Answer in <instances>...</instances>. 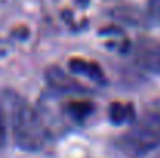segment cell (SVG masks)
<instances>
[{"instance_id":"6da1fadb","label":"cell","mask_w":160,"mask_h":158,"mask_svg":"<svg viewBox=\"0 0 160 158\" xmlns=\"http://www.w3.org/2000/svg\"><path fill=\"white\" fill-rule=\"evenodd\" d=\"M160 146V99L138 118L121 136L120 149L129 157L138 158Z\"/></svg>"},{"instance_id":"7a4b0ae2","label":"cell","mask_w":160,"mask_h":158,"mask_svg":"<svg viewBox=\"0 0 160 158\" xmlns=\"http://www.w3.org/2000/svg\"><path fill=\"white\" fill-rule=\"evenodd\" d=\"M12 136L16 144L28 152L41 151L47 143L45 122L27 103H19L12 110Z\"/></svg>"},{"instance_id":"3957f363","label":"cell","mask_w":160,"mask_h":158,"mask_svg":"<svg viewBox=\"0 0 160 158\" xmlns=\"http://www.w3.org/2000/svg\"><path fill=\"white\" fill-rule=\"evenodd\" d=\"M134 59L145 71L160 74V42L154 39H138L134 45Z\"/></svg>"},{"instance_id":"277c9868","label":"cell","mask_w":160,"mask_h":158,"mask_svg":"<svg viewBox=\"0 0 160 158\" xmlns=\"http://www.w3.org/2000/svg\"><path fill=\"white\" fill-rule=\"evenodd\" d=\"M47 81L50 85L61 90V92H68V93H82L86 89L72 76L65 74L59 67H52L47 70Z\"/></svg>"},{"instance_id":"5b68a950","label":"cell","mask_w":160,"mask_h":158,"mask_svg":"<svg viewBox=\"0 0 160 158\" xmlns=\"http://www.w3.org/2000/svg\"><path fill=\"white\" fill-rule=\"evenodd\" d=\"M68 68H70L72 73L82 74V76H86V78L98 82V84L106 82V78H104L101 67L93 60H87V59H82V57H73L68 62Z\"/></svg>"},{"instance_id":"8992f818","label":"cell","mask_w":160,"mask_h":158,"mask_svg":"<svg viewBox=\"0 0 160 158\" xmlns=\"http://www.w3.org/2000/svg\"><path fill=\"white\" fill-rule=\"evenodd\" d=\"M109 118L113 124H124L134 119V105L131 103H113L109 110Z\"/></svg>"},{"instance_id":"52a82bcc","label":"cell","mask_w":160,"mask_h":158,"mask_svg":"<svg viewBox=\"0 0 160 158\" xmlns=\"http://www.w3.org/2000/svg\"><path fill=\"white\" fill-rule=\"evenodd\" d=\"M93 104L90 103V101H86V99H81V101H72L68 107H67V110H68V115L75 119V121H78V122H82V121H86L92 113H93Z\"/></svg>"},{"instance_id":"ba28073f","label":"cell","mask_w":160,"mask_h":158,"mask_svg":"<svg viewBox=\"0 0 160 158\" xmlns=\"http://www.w3.org/2000/svg\"><path fill=\"white\" fill-rule=\"evenodd\" d=\"M5 143H6V121L0 110V149H3Z\"/></svg>"},{"instance_id":"9c48e42d","label":"cell","mask_w":160,"mask_h":158,"mask_svg":"<svg viewBox=\"0 0 160 158\" xmlns=\"http://www.w3.org/2000/svg\"><path fill=\"white\" fill-rule=\"evenodd\" d=\"M149 12L160 22V0H151L149 2Z\"/></svg>"}]
</instances>
